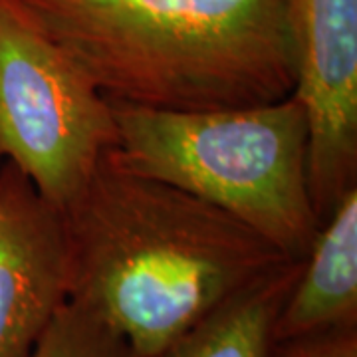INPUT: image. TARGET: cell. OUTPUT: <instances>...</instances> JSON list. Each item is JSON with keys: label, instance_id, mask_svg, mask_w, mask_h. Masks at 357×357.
Returning a JSON list of instances; mask_svg holds the SVG:
<instances>
[{"label": "cell", "instance_id": "cell-1", "mask_svg": "<svg viewBox=\"0 0 357 357\" xmlns=\"http://www.w3.org/2000/svg\"><path fill=\"white\" fill-rule=\"evenodd\" d=\"M62 215L70 300L133 357H153L211 310L288 262L255 230L105 151Z\"/></svg>", "mask_w": 357, "mask_h": 357}, {"label": "cell", "instance_id": "cell-2", "mask_svg": "<svg viewBox=\"0 0 357 357\" xmlns=\"http://www.w3.org/2000/svg\"><path fill=\"white\" fill-rule=\"evenodd\" d=\"M103 98L159 112L274 103L296 89L290 0H24Z\"/></svg>", "mask_w": 357, "mask_h": 357}, {"label": "cell", "instance_id": "cell-3", "mask_svg": "<svg viewBox=\"0 0 357 357\" xmlns=\"http://www.w3.org/2000/svg\"><path fill=\"white\" fill-rule=\"evenodd\" d=\"M112 112L115 149L133 169L217 206L286 258H306L321 225L310 191L306 112L294 93L213 112L123 103Z\"/></svg>", "mask_w": 357, "mask_h": 357}, {"label": "cell", "instance_id": "cell-4", "mask_svg": "<svg viewBox=\"0 0 357 357\" xmlns=\"http://www.w3.org/2000/svg\"><path fill=\"white\" fill-rule=\"evenodd\" d=\"M115 145L109 100L24 0H0V163H13L62 213Z\"/></svg>", "mask_w": 357, "mask_h": 357}, {"label": "cell", "instance_id": "cell-5", "mask_svg": "<svg viewBox=\"0 0 357 357\" xmlns=\"http://www.w3.org/2000/svg\"><path fill=\"white\" fill-rule=\"evenodd\" d=\"M290 32L321 225L357 185V0H290Z\"/></svg>", "mask_w": 357, "mask_h": 357}, {"label": "cell", "instance_id": "cell-6", "mask_svg": "<svg viewBox=\"0 0 357 357\" xmlns=\"http://www.w3.org/2000/svg\"><path fill=\"white\" fill-rule=\"evenodd\" d=\"M70 300L62 215L13 165L0 163V357H30Z\"/></svg>", "mask_w": 357, "mask_h": 357}, {"label": "cell", "instance_id": "cell-7", "mask_svg": "<svg viewBox=\"0 0 357 357\" xmlns=\"http://www.w3.org/2000/svg\"><path fill=\"white\" fill-rule=\"evenodd\" d=\"M357 328V185L319 227L286 298L276 344Z\"/></svg>", "mask_w": 357, "mask_h": 357}, {"label": "cell", "instance_id": "cell-8", "mask_svg": "<svg viewBox=\"0 0 357 357\" xmlns=\"http://www.w3.org/2000/svg\"><path fill=\"white\" fill-rule=\"evenodd\" d=\"M300 268L288 260L250 282L153 357H274L276 321Z\"/></svg>", "mask_w": 357, "mask_h": 357}, {"label": "cell", "instance_id": "cell-9", "mask_svg": "<svg viewBox=\"0 0 357 357\" xmlns=\"http://www.w3.org/2000/svg\"><path fill=\"white\" fill-rule=\"evenodd\" d=\"M30 357H133L128 344L96 314L68 300Z\"/></svg>", "mask_w": 357, "mask_h": 357}, {"label": "cell", "instance_id": "cell-10", "mask_svg": "<svg viewBox=\"0 0 357 357\" xmlns=\"http://www.w3.org/2000/svg\"><path fill=\"white\" fill-rule=\"evenodd\" d=\"M274 357H357V328L280 342L276 344Z\"/></svg>", "mask_w": 357, "mask_h": 357}]
</instances>
